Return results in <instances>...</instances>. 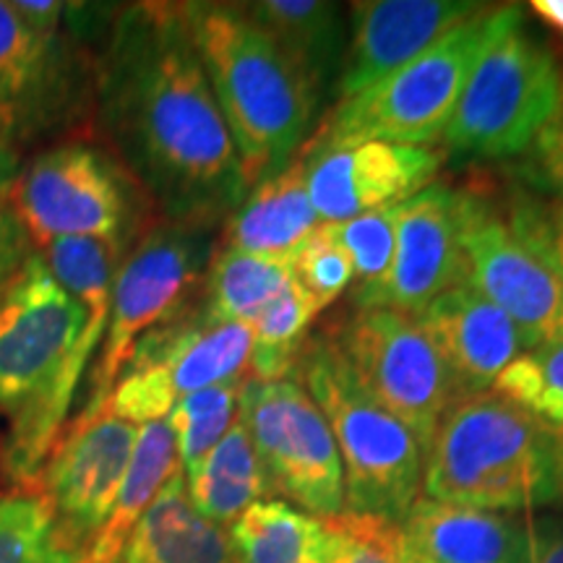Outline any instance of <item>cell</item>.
<instances>
[{"mask_svg": "<svg viewBox=\"0 0 563 563\" xmlns=\"http://www.w3.org/2000/svg\"><path fill=\"white\" fill-rule=\"evenodd\" d=\"M0 563H76L55 538L51 506L40 490L0 496Z\"/></svg>", "mask_w": 563, "mask_h": 563, "instance_id": "4dcf8cb0", "label": "cell"}, {"mask_svg": "<svg viewBox=\"0 0 563 563\" xmlns=\"http://www.w3.org/2000/svg\"><path fill=\"white\" fill-rule=\"evenodd\" d=\"M415 319L439 350L460 397L488 391L506 365L530 350L517 323L467 285L449 287Z\"/></svg>", "mask_w": 563, "mask_h": 563, "instance_id": "d6986e66", "label": "cell"}, {"mask_svg": "<svg viewBox=\"0 0 563 563\" xmlns=\"http://www.w3.org/2000/svg\"><path fill=\"white\" fill-rule=\"evenodd\" d=\"M399 207V203H397ZM397 207L365 211L344 222H323L329 235L342 245L355 272V287L382 279L391 264L394 230H397Z\"/></svg>", "mask_w": 563, "mask_h": 563, "instance_id": "d6a6232c", "label": "cell"}, {"mask_svg": "<svg viewBox=\"0 0 563 563\" xmlns=\"http://www.w3.org/2000/svg\"><path fill=\"white\" fill-rule=\"evenodd\" d=\"M514 228L525 235L534 251L543 253L563 279V201H517L509 211Z\"/></svg>", "mask_w": 563, "mask_h": 563, "instance_id": "e575fe53", "label": "cell"}, {"mask_svg": "<svg viewBox=\"0 0 563 563\" xmlns=\"http://www.w3.org/2000/svg\"><path fill=\"white\" fill-rule=\"evenodd\" d=\"M186 488L196 511L224 530L245 509L269 496V481L241 415L224 439L207 454V460L191 475H186Z\"/></svg>", "mask_w": 563, "mask_h": 563, "instance_id": "d4e9b609", "label": "cell"}, {"mask_svg": "<svg viewBox=\"0 0 563 563\" xmlns=\"http://www.w3.org/2000/svg\"><path fill=\"white\" fill-rule=\"evenodd\" d=\"M290 269L292 279L308 292V298L316 302L319 311L332 306L355 279L350 256L329 235L323 222L292 251Z\"/></svg>", "mask_w": 563, "mask_h": 563, "instance_id": "836d02e7", "label": "cell"}, {"mask_svg": "<svg viewBox=\"0 0 563 563\" xmlns=\"http://www.w3.org/2000/svg\"><path fill=\"white\" fill-rule=\"evenodd\" d=\"M290 282V258L220 249L203 274V308L211 319L251 323Z\"/></svg>", "mask_w": 563, "mask_h": 563, "instance_id": "4316f807", "label": "cell"}, {"mask_svg": "<svg viewBox=\"0 0 563 563\" xmlns=\"http://www.w3.org/2000/svg\"><path fill=\"white\" fill-rule=\"evenodd\" d=\"M306 183V159L251 188L224 220L222 249L290 258L292 251L319 228Z\"/></svg>", "mask_w": 563, "mask_h": 563, "instance_id": "44dd1931", "label": "cell"}, {"mask_svg": "<svg viewBox=\"0 0 563 563\" xmlns=\"http://www.w3.org/2000/svg\"><path fill=\"white\" fill-rule=\"evenodd\" d=\"M115 159L162 220L214 228L245 199L241 159L196 51L186 3L118 13L97 68Z\"/></svg>", "mask_w": 563, "mask_h": 563, "instance_id": "6da1fadb", "label": "cell"}, {"mask_svg": "<svg viewBox=\"0 0 563 563\" xmlns=\"http://www.w3.org/2000/svg\"><path fill=\"white\" fill-rule=\"evenodd\" d=\"M70 51L60 30H40L0 0V136L13 150L37 139L68 108Z\"/></svg>", "mask_w": 563, "mask_h": 563, "instance_id": "ac0fdd59", "label": "cell"}, {"mask_svg": "<svg viewBox=\"0 0 563 563\" xmlns=\"http://www.w3.org/2000/svg\"><path fill=\"white\" fill-rule=\"evenodd\" d=\"M34 251L37 249L32 245L24 224L9 201V186L0 188V298L13 285Z\"/></svg>", "mask_w": 563, "mask_h": 563, "instance_id": "8d00e7d4", "label": "cell"}, {"mask_svg": "<svg viewBox=\"0 0 563 563\" xmlns=\"http://www.w3.org/2000/svg\"><path fill=\"white\" fill-rule=\"evenodd\" d=\"M241 420L251 435L272 493L319 519L344 511L340 449L327 418L295 378H243Z\"/></svg>", "mask_w": 563, "mask_h": 563, "instance_id": "7c38bea8", "label": "cell"}, {"mask_svg": "<svg viewBox=\"0 0 563 563\" xmlns=\"http://www.w3.org/2000/svg\"><path fill=\"white\" fill-rule=\"evenodd\" d=\"M561 74L545 42L527 30L525 11L506 5L501 30L477 58L441 141L467 157L527 152L559 104Z\"/></svg>", "mask_w": 563, "mask_h": 563, "instance_id": "52a82bcc", "label": "cell"}, {"mask_svg": "<svg viewBox=\"0 0 563 563\" xmlns=\"http://www.w3.org/2000/svg\"><path fill=\"white\" fill-rule=\"evenodd\" d=\"M241 386L243 382L217 384L175 402L167 426L173 428L183 475H191L238 420Z\"/></svg>", "mask_w": 563, "mask_h": 563, "instance_id": "f546056e", "label": "cell"}, {"mask_svg": "<svg viewBox=\"0 0 563 563\" xmlns=\"http://www.w3.org/2000/svg\"><path fill=\"white\" fill-rule=\"evenodd\" d=\"M123 563H235V553L228 530L196 511L186 475L175 470L133 530Z\"/></svg>", "mask_w": 563, "mask_h": 563, "instance_id": "7402d4cb", "label": "cell"}, {"mask_svg": "<svg viewBox=\"0 0 563 563\" xmlns=\"http://www.w3.org/2000/svg\"><path fill=\"white\" fill-rule=\"evenodd\" d=\"M0 446H3V435H0ZM0 477H3V473H0Z\"/></svg>", "mask_w": 563, "mask_h": 563, "instance_id": "b9f144b4", "label": "cell"}, {"mask_svg": "<svg viewBox=\"0 0 563 563\" xmlns=\"http://www.w3.org/2000/svg\"><path fill=\"white\" fill-rule=\"evenodd\" d=\"M175 470H180V460L167 420L139 426L136 449H133L129 473L123 477L115 504L79 563H123L133 530Z\"/></svg>", "mask_w": 563, "mask_h": 563, "instance_id": "cb8c5ba5", "label": "cell"}, {"mask_svg": "<svg viewBox=\"0 0 563 563\" xmlns=\"http://www.w3.org/2000/svg\"><path fill=\"white\" fill-rule=\"evenodd\" d=\"M530 527V555L527 563H563V522L561 519H534Z\"/></svg>", "mask_w": 563, "mask_h": 563, "instance_id": "74e56055", "label": "cell"}, {"mask_svg": "<svg viewBox=\"0 0 563 563\" xmlns=\"http://www.w3.org/2000/svg\"><path fill=\"white\" fill-rule=\"evenodd\" d=\"M108 316L87 311L53 277L40 251L0 298V410L11 418L0 473L13 490H37Z\"/></svg>", "mask_w": 563, "mask_h": 563, "instance_id": "7a4b0ae2", "label": "cell"}, {"mask_svg": "<svg viewBox=\"0 0 563 563\" xmlns=\"http://www.w3.org/2000/svg\"><path fill=\"white\" fill-rule=\"evenodd\" d=\"M306 183L323 222H344L365 211L397 207L433 186L443 152L435 146L365 141L332 152H306Z\"/></svg>", "mask_w": 563, "mask_h": 563, "instance_id": "2e32d148", "label": "cell"}, {"mask_svg": "<svg viewBox=\"0 0 563 563\" xmlns=\"http://www.w3.org/2000/svg\"><path fill=\"white\" fill-rule=\"evenodd\" d=\"M456 285H462L460 194L433 183L397 207L389 269L371 285L352 287V306L418 316Z\"/></svg>", "mask_w": 563, "mask_h": 563, "instance_id": "9a60e30c", "label": "cell"}, {"mask_svg": "<svg viewBox=\"0 0 563 563\" xmlns=\"http://www.w3.org/2000/svg\"><path fill=\"white\" fill-rule=\"evenodd\" d=\"M460 194L462 285L498 306L538 347L563 336V279L485 194Z\"/></svg>", "mask_w": 563, "mask_h": 563, "instance_id": "4fadbf2b", "label": "cell"}, {"mask_svg": "<svg viewBox=\"0 0 563 563\" xmlns=\"http://www.w3.org/2000/svg\"><path fill=\"white\" fill-rule=\"evenodd\" d=\"M186 13L251 191L290 165L321 97L243 3H186Z\"/></svg>", "mask_w": 563, "mask_h": 563, "instance_id": "3957f363", "label": "cell"}, {"mask_svg": "<svg viewBox=\"0 0 563 563\" xmlns=\"http://www.w3.org/2000/svg\"><path fill=\"white\" fill-rule=\"evenodd\" d=\"M136 439L139 426L102 410L70 422L42 470L37 490L51 506L55 538L76 563L115 504Z\"/></svg>", "mask_w": 563, "mask_h": 563, "instance_id": "5bb4252c", "label": "cell"}, {"mask_svg": "<svg viewBox=\"0 0 563 563\" xmlns=\"http://www.w3.org/2000/svg\"><path fill=\"white\" fill-rule=\"evenodd\" d=\"M321 311L308 298L298 282L282 290L249 327L253 332V350L249 376L253 382H282L298 371L302 347L308 342V329Z\"/></svg>", "mask_w": 563, "mask_h": 563, "instance_id": "f1b7e54d", "label": "cell"}, {"mask_svg": "<svg viewBox=\"0 0 563 563\" xmlns=\"http://www.w3.org/2000/svg\"><path fill=\"white\" fill-rule=\"evenodd\" d=\"M551 441L563 483V336L522 352L490 386Z\"/></svg>", "mask_w": 563, "mask_h": 563, "instance_id": "83f0119b", "label": "cell"}, {"mask_svg": "<svg viewBox=\"0 0 563 563\" xmlns=\"http://www.w3.org/2000/svg\"><path fill=\"white\" fill-rule=\"evenodd\" d=\"M504 13L506 5H485L407 66L336 102L306 152L347 150L365 141L433 146L443 139L477 58L501 30Z\"/></svg>", "mask_w": 563, "mask_h": 563, "instance_id": "5b68a950", "label": "cell"}, {"mask_svg": "<svg viewBox=\"0 0 563 563\" xmlns=\"http://www.w3.org/2000/svg\"><path fill=\"white\" fill-rule=\"evenodd\" d=\"M253 332L249 323L211 319L207 308L175 313L141 336L104 410L146 426L167 420L175 402L217 384L249 376Z\"/></svg>", "mask_w": 563, "mask_h": 563, "instance_id": "8fae6325", "label": "cell"}, {"mask_svg": "<svg viewBox=\"0 0 563 563\" xmlns=\"http://www.w3.org/2000/svg\"><path fill=\"white\" fill-rule=\"evenodd\" d=\"M19 175V152L0 136V188L11 186L13 178Z\"/></svg>", "mask_w": 563, "mask_h": 563, "instance_id": "ab89813d", "label": "cell"}, {"mask_svg": "<svg viewBox=\"0 0 563 563\" xmlns=\"http://www.w3.org/2000/svg\"><path fill=\"white\" fill-rule=\"evenodd\" d=\"M426 498L483 511H532L563 498L551 441L496 391L460 397L439 422L422 467Z\"/></svg>", "mask_w": 563, "mask_h": 563, "instance_id": "277c9868", "label": "cell"}, {"mask_svg": "<svg viewBox=\"0 0 563 563\" xmlns=\"http://www.w3.org/2000/svg\"><path fill=\"white\" fill-rule=\"evenodd\" d=\"M327 340L357 386L402 422L426 454L460 394L418 319L389 308H355Z\"/></svg>", "mask_w": 563, "mask_h": 563, "instance_id": "30bf717a", "label": "cell"}, {"mask_svg": "<svg viewBox=\"0 0 563 563\" xmlns=\"http://www.w3.org/2000/svg\"><path fill=\"white\" fill-rule=\"evenodd\" d=\"M298 373L340 449L344 511L402 522L420 498L426 467L420 443L357 386L327 336L306 342Z\"/></svg>", "mask_w": 563, "mask_h": 563, "instance_id": "8992f818", "label": "cell"}, {"mask_svg": "<svg viewBox=\"0 0 563 563\" xmlns=\"http://www.w3.org/2000/svg\"><path fill=\"white\" fill-rule=\"evenodd\" d=\"M228 534L235 563H329L327 522L287 501H256Z\"/></svg>", "mask_w": 563, "mask_h": 563, "instance_id": "484cf974", "label": "cell"}, {"mask_svg": "<svg viewBox=\"0 0 563 563\" xmlns=\"http://www.w3.org/2000/svg\"><path fill=\"white\" fill-rule=\"evenodd\" d=\"M530 9L534 16L543 19L551 30L563 34V0H532Z\"/></svg>", "mask_w": 563, "mask_h": 563, "instance_id": "f35d334b", "label": "cell"}, {"mask_svg": "<svg viewBox=\"0 0 563 563\" xmlns=\"http://www.w3.org/2000/svg\"><path fill=\"white\" fill-rule=\"evenodd\" d=\"M407 563H428V561L420 559V555H415L410 548H407Z\"/></svg>", "mask_w": 563, "mask_h": 563, "instance_id": "60d3db41", "label": "cell"}, {"mask_svg": "<svg viewBox=\"0 0 563 563\" xmlns=\"http://www.w3.org/2000/svg\"><path fill=\"white\" fill-rule=\"evenodd\" d=\"M350 42L336 97L361 95L485 9L470 0H363L350 5Z\"/></svg>", "mask_w": 563, "mask_h": 563, "instance_id": "e0dca14e", "label": "cell"}, {"mask_svg": "<svg viewBox=\"0 0 563 563\" xmlns=\"http://www.w3.org/2000/svg\"><path fill=\"white\" fill-rule=\"evenodd\" d=\"M249 16L290 58L316 95L340 74L342 9L327 0H258L243 3Z\"/></svg>", "mask_w": 563, "mask_h": 563, "instance_id": "603a6c76", "label": "cell"}, {"mask_svg": "<svg viewBox=\"0 0 563 563\" xmlns=\"http://www.w3.org/2000/svg\"><path fill=\"white\" fill-rule=\"evenodd\" d=\"M399 527L428 563H527L530 555V527L517 514L418 498Z\"/></svg>", "mask_w": 563, "mask_h": 563, "instance_id": "ffe728a7", "label": "cell"}, {"mask_svg": "<svg viewBox=\"0 0 563 563\" xmlns=\"http://www.w3.org/2000/svg\"><path fill=\"white\" fill-rule=\"evenodd\" d=\"M34 249L58 238H95L133 249L150 203L115 154L84 141L37 154L9 186Z\"/></svg>", "mask_w": 563, "mask_h": 563, "instance_id": "ba28073f", "label": "cell"}, {"mask_svg": "<svg viewBox=\"0 0 563 563\" xmlns=\"http://www.w3.org/2000/svg\"><path fill=\"white\" fill-rule=\"evenodd\" d=\"M323 522L329 530V563H407V543L399 525L350 511Z\"/></svg>", "mask_w": 563, "mask_h": 563, "instance_id": "1f68e13d", "label": "cell"}, {"mask_svg": "<svg viewBox=\"0 0 563 563\" xmlns=\"http://www.w3.org/2000/svg\"><path fill=\"white\" fill-rule=\"evenodd\" d=\"M530 154L534 178L543 183L545 188H551L559 196V201H563V74L559 104H555L553 115L548 118V123L534 136Z\"/></svg>", "mask_w": 563, "mask_h": 563, "instance_id": "d590c367", "label": "cell"}, {"mask_svg": "<svg viewBox=\"0 0 563 563\" xmlns=\"http://www.w3.org/2000/svg\"><path fill=\"white\" fill-rule=\"evenodd\" d=\"M207 224L162 220L133 243L112 285L108 329L89 378V394L74 422L100 415L123 376L141 336L186 308L214 256Z\"/></svg>", "mask_w": 563, "mask_h": 563, "instance_id": "9c48e42d", "label": "cell"}]
</instances>
